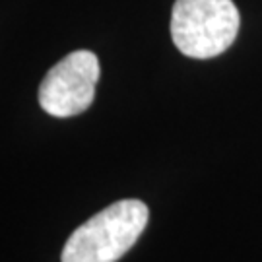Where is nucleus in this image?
Here are the masks:
<instances>
[{
    "mask_svg": "<svg viewBox=\"0 0 262 262\" xmlns=\"http://www.w3.org/2000/svg\"><path fill=\"white\" fill-rule=\"evenodd\" d=\"M99 58L88 49H80L49 70L39 85V105L53 117L66 119L90 109L99 80Z\"/></svg>",
    "mask_w": 262,
    "mask_h": 262,
    "instance_id": "obj_3",
    "label": "nucleus"
},
{
    "mask_svg": "<svg viewBox=\"0 0 262 262\" xmlns=\"http://www.w3.org/2000/svg\"><path fill=\"white\" fill-rule=\"evenodd\" d=\"M241 16L233 0H175L171 37L190 58H214L233 45Z\"/></svg>",
    "mask_w": 262,
    "mask_h": 262,
    "instance_id": "obj_2",
    "label": "nucleus"
},
{
    "mask_svg": "<svg viewBox=\"0 0 262 262\" xmlns=\"http://www.w3.org/2000/svg\"><path fill=\"white\" fill-rule=\"evenodd\" d=\"M150 220L142 200H119L68 237L60 262H117L138 241Z\"/></svg>",
    "mask_w": 262,
    "mask_h": 262,
    "instance_id": "obj_1",
    "label": "nucleus"
}]
</instances>
